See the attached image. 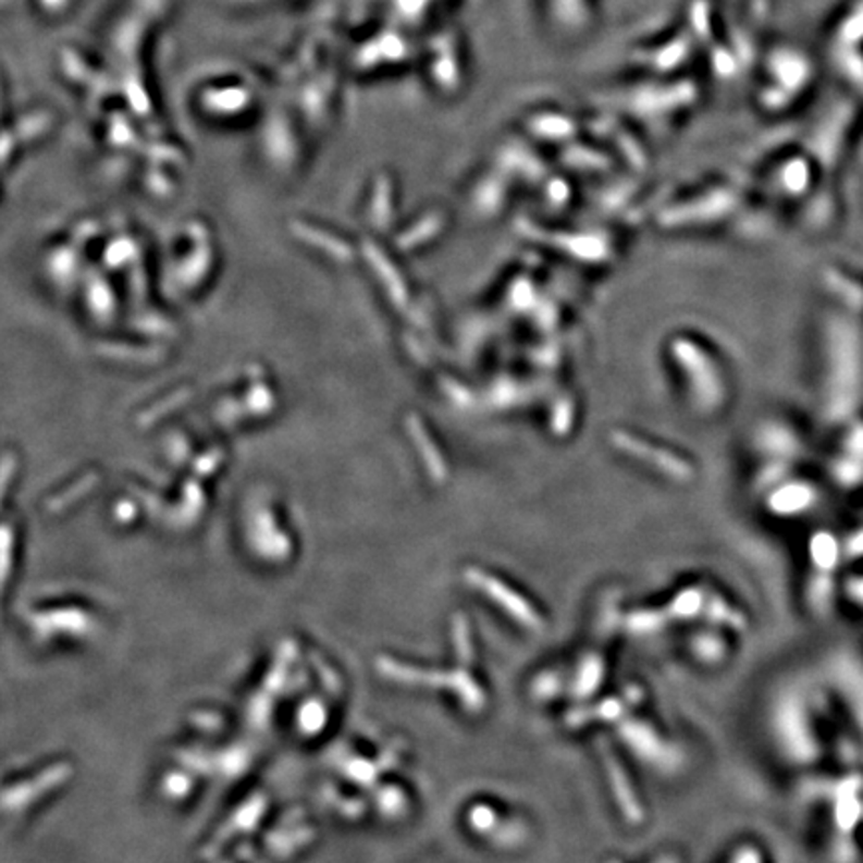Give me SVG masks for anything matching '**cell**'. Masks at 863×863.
Returning a JSON list of instances; mask_svg holds the SVG:
<instances>
[{"label": "cell", "instance_id": "1", "mask_svg": "<svg viewBox=\"0 0 863 863\" xmlns=\"http://www.w3.org/2000/svg\"><path fill=\"white\" fill-rule=\"evenodd\" d=\"M620 742L632 752L642 764L671 774L681 766V754L668 738L645 722L644 717H628L616 726Z\"/></svg>", "mask_w": 863, "mask_h": 863}, {"label": "cell", "instance_id": "2", "mask_svg": "<svg viewBox=\"0 0 863 863\" xmlns=\"http://www.w3.org/2000/svg\"><path fill=\"white\" fill-rule=\"evenodd\" d=\"M468 582L478 588L484 596L494 602L506 616H510L511 620L518 621L526 630L532 632H540L544 630V618L540 616V612L534 608L532 602H528L526 597L520 596L514 588L504 584L498 578H494L492 574L478 568H470L468 570Z\"/></svg>", "mask_w": 863, "mask_h": 863}, {"label": "cell", "instance_id": "3", "mask_svg": "<svg viewBox=\"0 0 863 863\" xmlns=\"http://www.w3.org/2000/svg\"><path fill=\"white\" fill-rule=\"evenodd\" d=\"M644 692L638 686H630L624 692L608 695L600 702H585L576 704L574 710L566 714V724L570 728H584L590 724H621L632 714L633 707L642 702Z\"/></svg>", "mask_w": 863, "mask_h": 863}, {"label": "cell", "instance_id": "4", "mask_svg": "<svg viewBox=\"0 0 863 863\" xmlns=\"http://www.w3.org/2000/svg\"><path fill=\"white\" fill-rule=\"evenodd\" d=\"M602 764H604V769H606V776L609 779V790H612V796H614V802L620 810L621 817L630 826L644 824V803H642L638 791L633 788L632 778L621 767L620 760L612 754L609 750H602Z\"/></svg>", "mask_w": 863, "mask_h": 863}, {"label": "cell", "instance_id": "5", "mask_svg": "<svg viewBox=\"0 0 863 863\" xmlns=\"http://www.w3.org/2000/svg\"><path fill=\"white\" fill-rule=\"evenodd\" d=\"M614 444L620 451L628 452L633 458H642L645 463H652V466H656L657 470H662L664 474L674 476V478H680V480H686V478L692 476V468L683 463L681 458L674 456V454H668V452L656 451L654 446L645 444L644 440L633 439L630 434L618 432V434H614Z\"/></svg>", "mask_w": 863, "mask_h": 863}, {"label": "cell", "instance_id": "6", "mask_svg": "<svg viewBox=\"0 0 863 863\" xmlns=\"http://www.w3.org/2000/svg\"><path fill=\"white\" fill-rule=\"evenodd\" d=\"M604 678H606V662H604V657L596 654V652L584 654L582 659L578 662V666L574 668V674H571L570 678V692L568 693L578 704H585L602 688Z\"/></svg>", "mask_w": 863, "mask_h": 863}, {"label": "cell", "instance_id": "7", "mask_svg": "<svg viewBox=\"0 0 863 863\" xmlns=\"http://www.w3.org/2000/svg\"><path fill=\"white\" fill-rule=\"evenodd\" d=\"M704 614L710 624H716V626H728V628H731V630H745V626H748V624H745V618H743L742 612L731 608L730 604H728L726 600H722V597H707V602H705Z\"/></svg>", "mask_w": 863, "mask_h": 863}, {"label": "cell", "instance_id": "8", "mask_svg": "<svg viewBox=\"0 0 863 863\" xmlns=\"http://www.w3.org/2000/svg\"><path fill=\"white\" fill-rule=\"evenodd\" d=\"M704 594L698 588L683 590L668 606L669 620H693L705 609Z\"/></svg>", "mask_w": 863, "mask_h": 863}, {"label": "cell", "instance_id": "9", "mask_svg": "<svg viewBox=\"0 0 863 863\" xmlns=\"http://www.w3.org/2000/svg\"><path fill=\"white\" fill-rule=\"evenodd\" d=\"M566 692H570V678H562L558 671H544L530 686L532 698L540 702H552Z\"/></svg>", "mask_w": 863, "mask_h": 863}, {"label": "cell", "instance_id": "10", "mask_svg": "<svg viewBox=\"0 0 863 863\" xmlns=\"http://www.w3.org/2000/svg\"><path fill=\"white\" fill-rule=\"evenodd\" d=\"M668 612H650V609H640V612H632L626 618V628L636 636H650V633H657L668 626Z\"/></svg>", "mask_w": 863, "mask_h": 863}, {"label": "cell", "instance_id": "11", "mask_svg": "<svg viewBox=\"0 0 863 863\" xmlns=\"http://www.w3.org/2000/svg\"><path fill=\"white\" fill-rule=\"evenodd\" d=\"M692 652L704 664H719L726 657V644L714 633H700L693 638Z\"/></svg>", "mask_w": 863, "mask_h": 863}, {"label": "cell", "instance_id": "12", "mask_svg": "<svg viewBox=\"0 0 863 863\" xmlns=\"http://www.w3.org/2000/svg\"><path fill=\"white\" fill-rule=\"evenodd\" d=\"M730 863H764V855L755 846L745 843L731 851Z\"/></svg>", "mask_w": 863, "mask_h": 863}, {"label": "cell", "instance_id": "13", "mask_svg": "<svg viewBox=\"0 0 863 863\" xmlns=\"http://www.w3.org/2000/svg\"><path fill=\"white\" fill-rule=\"evenodd\" d=\"M654 863H680V860H678L676 855H664V858H659V860Z\"/></svg>", "mask_w": 863, "mask_h": 863}]
</instances>
